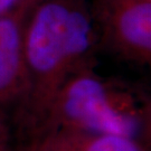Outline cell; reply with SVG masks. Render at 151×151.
Returning a JSON list of instances; mask_svg holds the SVG:
<instances>
[{
  "label": "cell",
  "instance_id": "6da1fadb",
  "mask_svg": "<svg viewBox=\"0 0 151 151\" xmlns=\"http://www.w3.org/2000/svg\"><path fill=\"white\" fill-rule=\"evenodd\" d=\"M99 46L92 9L83 0H46L36 8L24 30L27 90L19 106L29 133L65 82L94 65Z\"/></svg>",
  "mask_w": 151,
  "mask_h": 151
},
{
  "label": "cell",
  "instance_id": "7a4b0ae2",
  "mask_svg": "<svg viewBox=\"0 0 151 151\" xmlns=\"http://www.w3.org/2000/svg\"><path fill=\"white\" fill-rule=\"evenodd\" d=\"M150 104L145 88L102 76L90 65L63 84L29 135L66 129L140 140Z\"/></svg>",
  "mask_w": 151,
  "mask_h": 151
},
{
  "label": "cell",
  "instance_id": "3957f363",
  "mask_svg": "<svg viewBox=\"0 0 151 151\" xmlns=\"http://www.w3.org/2000/svg\"><path fill=\"white\" fill-rule=\"evenodd\" d=\"M92 14L100 46L151 70V0H99Z\"/></svg>",
  "mask_w": 151,
  "mask_h": 151
},
{
  "label": "cell",
  "instance_id": "277c9868",
  "mask_svg": "<svg viewBox=\"0 0 151 151\" xmlns=\"http://www.w3.org/2000/svg\"><path fill=\"white\" fill-rule=\"evenodd\" d=\"M24 30L15 17H0V109L22 103L27 77L24 56Z\"/></svg>",
  "mask_w": 151,
  "mask_h": 151
},
{
  "label": "cell",
  "instance_id": "5b68a950",
  "mask_svg": "<svg viewBox=\"0 0 151 151\" xmlns=\"http://www.w3.org/2000/svg\"><path fill=\"white\" fill-rule=\"evenodd\" d=\"M16 151H149L140 140L77 130H46L29 135Z\"/></svg>",
  "mask_w": 151,
  "mask_h": 151
},
{
  "label": "cell",
  "instance_id": "8992f818",
  "mask_svg": "<svg viewBox=\"0 0 151 151\" xmlns=\"http://www.w3.org/2000/svg\"><path fill=\"white\" fill-rule=\"evenodd\" d=\"M0 151H16V147L12 143L11 131L6 116L0 109Z\"/></svg>",
  "mask_w": 151,
  "mask_h": 151
},
{
  "label": "cell",
  "instance_id": "52a82bcc",
  "mask_svg": "<svg viewBox=\"0 0 151 151\" xmlns=\"http://www.w3.org/2000/svg\"><path fill=\"white\" fill-rule=\"evenodd\" d=\"M140 141L147 147L148 150L151 151V104L148 114H147L146 123H145V128H143V132H142Z\"/></svg>",
  "mask_w": 151,
  "mask_h": 151
},
{
  "label": "cell",
  "instance_id": "ba28073f",
  "mask_svg": "<svg viewBox=\"0 0 151 151\" xmlns=\"http://www.w3.org/2000/svg\"><path fill=\"white\" fill-rule=\"evenodd\" d=\"M16 1L17 0H0V15H4L5 12H7L16 4Z\"/></svg>",
  "mask_w": 151,
  "mask_h": 151
}]
</instances>
